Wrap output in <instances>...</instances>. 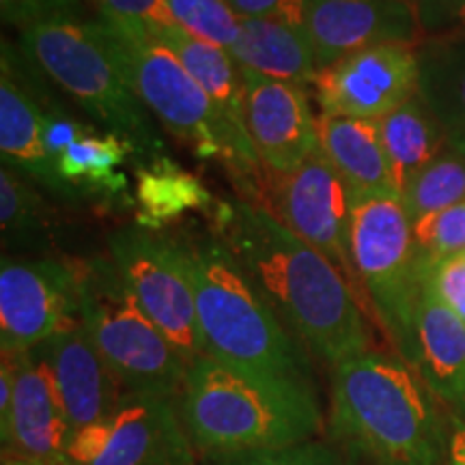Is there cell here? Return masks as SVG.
<instances>
[{
	"label": "cell",
	"mask_w": 465,
	"mask_h": 465,
	"mask_svg": "<svg viewBox=\"0 0 465 465\" xmlns=\"http://www.w3.org/2000/svg\"><path fill=\"white\" fill-rule=\"evenodd\" d=\"M216 218L223 240L312 356L334 369L369 351L362 302L332 261L293 235L270 209L232 203Z\"/></svg>",
	"instance_id": "1"
},
{
	"label": "cell",
	"mask_w": 465,
	"mask_h": 465,
	"mask_svg": "<svg viewBox=\"0 0 465 465\" xmlns=\"http://www.w3.org/2000/svg\"><path fill=\"white\" fill-rule=\"evenodd\" d=\"M330 424L364 465H446L455 431L414 366L373 349L332 369Z\"/></svg>",
	"instance_id": "2"
},
{
	"label": "cell",
	"mask_w": 465,
	"mask_h": 465,
	"mask_svg": "<svg viewBox=\"0 0 465 465\" xmlns=\"http://www.w3.org/2000/svg\"><path fill=\"white\" fill-rule=\"evenodd\" d=\"M182 420L194 450L212 463L302 444L322 431L308 381L252 375L209 356L188 366Z\"/></svg>",
	"instance_id": "3"
},
{
	"label": "cell",
	"mask_w": 465,
	"mask_h": 465,
	"mask_svg": "<svg viewBox=\"0 0 465 465\" xmlns=\"http://www.w3.org/2000/svg\"><path fill=\"white\" fill-rule=\"evenodd\" d=\"M205 356L232 369L308 381L302 342L250 278L223 235L182 243Z\"/></svg>",
	"instance_id": "4"
},
{
	"label": "cell",
	"mask_w": 465,
	"mask_h": 465,
	"mask_svg": "<svg viewBox=\"0 0 465 465\" xmlns=\"http://www.w3.org/2000/svg\"><path fill=\"white\" fill-rule=\"evenodd\" d=\"M102 42L127 86L173 136L201 158H213L243 173L261 164L250 138L242 136L209 100L183 63L147 28L97 17Z\"/></svg>",
	"instance_id": "5"
},
{
	"label": "cell",
	"mask_w": 465,
	"mask_h": 465,
	"mask_svg": "<svg viewBox=\"0 0 465 465\" xmlns=\"http://www.w3.org/2000/svg\"><path fill=\"white\" fill-rule=\"evenodd\" d=\"M20 52L104 130L124 138L134 158H166L164 138L114 67L95 20L69 15L22 28Z\"/></svg>",
	"instance_id": "6"
},
{
	"label": "cell",
	"mask_w": 465,
	"mask_h": 465,
	"mask_svg": "<svg viewBox=\"0 0 465 465\" xmlns=\"http://www.w3.org/2000/svg\"><path fill=\"white\" fill-rule=\"evenodd\" d=\"M75 270L80 319L124 392H182L188 364L132 298L114 261H75Z\"/></svg>",
	"instance_id": "7"
},
{
	"label": "cell",
	"mask_w": 465,
	"mask_h": 465,
	"mask_svg": "<svg viewBox=\"0 0 465 465\" xmlns=\"http://www.w3.org/2000/svg\"><path fill=\"white\" fill-rule=\"evenodd\" d=\"M349 252L358 291L371 302L399 356L414 366V319L424 274L414 246V223L401 196L380 194L353 201Z\"/></svg>",
	"instance_id": "8"
},
{
	"label": "cell",
	"mask_w": 465,
	"mask_h": 465,
	"mask_svg": "<svg viewBox=\"0 0 465 465\" xmlns=\"http://www.w3.org/2000/svg\"><path fill=\"white\" fill-rule=\"evenodd\" d=\"M110 259L136 304L166 336L185 364L205 356L196 302L179 242L141 224L124 226L108 240Z\"/></svg>",
	"instance_id": "9"
},
{
	"label": "cell",
	"mask_w": 465,
	"mask_h": 465,
	"mask_svg": "<svg viewBox=\"0 0 465 465\" xmlns=\"http://www.w3.org/2000/svg\"><path fill=\"white\" fill-rule=\"evenodd\" d=\"M74 465H196L194 446L171 397L124 392L104 420L74 433Z\"/></svg>",
	"instance_id": "10"
},
{
	"label": "cell",
	"mask_w": 465,
	"mask_h": 465,
	"mask_svg": "<svg viewBox=\"0 0 465 465\" xmlns=\"http://www.w3.org/2000/svg\"><path fill=\"white\" fill-rule=\"evenodd\" d=\"M270 205L293 235L339 267L360 298L349 252L353 196L322 151L317 149L295 171L272 174Z\"/></svg>",
	"instance_id": "11"
},
{
	"label": "cell",
	"mask_w": 465,
	"mask_h": 465,
	"mask_svg": "<svg viewBox=\"0 0 465 465\" xmlns=\"http://www.w3.org/2000/svg\"><path fill=\"white\" fill-rule=\"evenodd\" d=\"M78 315L75 261L15 259L0 263L3 353L31 351Z\"/></svg>",
	"instance_id": "12"
},
{
	"label": "cell",
	"mask_w": 465,
	"mask_h": 465,
	"mask_svg": "<svg viewBox=\"0 0 465 465\" xmlns=\"http://www.w3.org/2000/svg\"><path fill=\"white\" fill-rule=\"evenodd\" d=\"M418 45L381 44L319 69L312 83L322 114L380 121L418 95Z\"/></svg>",
	"instance_id": "13"
},
{
	"label": "cell",
	"mask_w": 465,
	"mask_h": 465,
	"mask_svg": "<svg viewBox=\"0 0 465 465\" xmlns=\"http://www.w3.org/2000/svg\"><path fill=\"white\" fill-rule=\"evenodd\" d=\"M35 69L20 48L3 39L0 54V153L3 166L25 174L61 199H80L58 173V166L45 149L44 89L35 83Z\"/></svg>",
	"instance_id": "14"
},
{
	"label": "cell",
	"mask_w": 465,
	"mask_h": 465,
	"mask_svg": "<svg viewBox=\"0 0 465 465\" xmlns=\"http://www.w3.org/2000/svg\"><path fill=\"white\" fill-rule=\"evenodd\" d=\"M250 143L272 174L300 168L319 149V116L306 86L240 67Z\"/></svg>",
	"instance_id": "15"
},
{
	"label": "cell",
	"mask_w": 465,
	"mask_h": 465,
	"mask_svg": "<svg viewBox=\"0 0 465 465\" xmlns=\"http://www.w3.org/2000/svg\"><path fill=\"white\" fill-rule=\"evenodd\" d=\"M306 31L319 69L371 45L422 42L414 0H306Z\"/></svg>",
	"instance_id": "16"
},
{
	"label": "cell",
	"mask_w": 465,
	"mask_h": 465,
	"mask_svg": "<svg viewBox=\"0 0 465 465\" xmlns=\"http://www.w3.org/2000/svg\"><path fill=\"white\" fill-rule=\"evenodd\" d=\"M11 356L15 362V388L9 427L0 433L5 455L72 463L67 450L74 429L58 399L48 364L37 349Z\"/></svg>",
	"instance_id": "17"
},
{
	"label": "cell",
	"mask_w": 465,
	"mask_h": 465,
	"mask_svg": "<svg viewBox=\"0 0 465 465\" xmlns=\"http://www.w3.org/2000/svg\"><path fill=\"white\" fill-rule=\"evenodd\" d=\"M37 351L48 364L74 433L104 420L119 403L124 388L97 351L80 311Z\"/></svg>",
	"instance_id": "18"
},
{
	"label": "cell",
	"mask_w": 465,
	"mask_h": 465,
	"mask_svg": "<svg viewBox=\"0 0 465 465\" xmlns=\"http://www.w3.org/2000/svg\"><path fill=\"white\" fill-rule=\"evenodd\" d=\"M414 369L459 420L465 418V323L422 282L414 319Z\"/></svg>",
	"instance_id": "19"
},
{
	"label": "cell",
	"mask_w": 465,
	"mask_h": 465,
	"mask_svg": "<svg viewBox=\"0 0 465 465\" xmlns=\"http://www.w3.org/2000/svg\"><path fill=\"white\" fill-rule=\"evenodd\" d=\"M319 151L345 182L353 201L401 196L383 151L380 121L319 114Z\"/></svg>",
	"instance_id": "20"
},
{
	"label": "cell",
	"mask_w": 465,
	"mask_h": 465,
	"mask_svg": "<svg viewBox=\"0 0 465 465\" xmlns=\"http://www.w3.org/2000/svg\"><path fill=\"white\" fill-rule=\"evenodd\" d=\"M229 52L237 67L300 86H312L319 72L308 31L289 22L242 17L240 37Z\"/></svg>",
	"instance_id": "21"
},
{
	"label": "cell",
	"mask_w": 465,
	"mask_h": 465,
	"mask_svg": "<svg viewBox=\"0 0 465 465\" xmlns=\"http://www.w3.org/2000/svg\"><path fill=\"white\" fill-rule=\"evenodd\" d=\"M160 44H164L173 52L183 67L192 74V78L201 84L209 100L223 110L226 119L235 125L242 136H248L246 110H243V84L237 63L232 61L231 52L209 44L205 39L194 37L179 25L160 28L151 33Z\"/></svg>",
	"instance_id": "22"
},
{
	"label": "cell",
	"mask_w": 465,
	"mask_h": 465,
	"mask_svg": "<svg viewBox=\"0 0 465 465\" xmlns=\"http://www.w3.org/2000/svg\"><path fill=\"white\" fill-rule=\"evenodd\" d=\"M418 95L449 138L465 134V33L418 44Z\"/></svg>",
	"instance_id": "23"
},
{
	"label": "cell",
	"mask_w": 465,
	"mask_h": 465,
	"mask_svg": "<svg viewBox=\"0 0 465 465\" xmlns=\"http://www.w3.org/2000/svg\"><path fill=\"white\" fill-rule=\"evenodd\" d=\"M380 134L399 194L424 166L449 149V134L420 95L380 119Z\"/></svg>",
	"instance_id": "24"
},
{
	"label": "cell",
	"mask_w": 465,
	"mask_h": 465,
	"mask_svg": "<svg viewBox=\"0 0 465 465\" xmlns=\"http://www.w3.org/2000/svg\"><path fill=\"white\" fill-rule=\"evenodd\" d=\"M134 205L138 224L160 231L188 212H207L216 201L194 174L183 171L166 155L136 168Z\"/></svg>",
	"instance_id": "25"
},
{
	"label": "cell",
	"mask_w": 465,
	"mask_h": 465,
	"mask_svg": "<svg viewBox=\"0 0 465 465\" xmlns=\"http://www.w3.org/2000/svg\"><path fill=\"white\" fill-rule=\"evenodd\" d=\"M134 151L124 138L110 132H93L75 141L56 162L58 173L80 194H104L114 199L127 192L121 166Z\"/></svg>",
	"instance_id": "26"
},
{
	"label": "cell",
	"mask_w": 465,
	"mask_h": 465,
	"mask_svg": "<svg viewBox=\"0 0 465 465\" xmlns=\"http://www.w3.org/2000/svg\"><path fill=\"white\" fill-rule=\"evenodd\" d=\"M37 188V183L14 168H0V232L5 252L37 246L52 237L54 216Z\"/></svg>",
	"instance_id": "27"
},
{
	"label": "cell",
	"mask_w": 465,
	"mask_h": 465,
	"mask_svg": "<svg viewBox=\"0 0 465 465\" xmlns=\"http://www.w3.org/2000/svg\"><path fill=\"white\" fill-rule=\"evenodd\" d=\"M401 201L411 223L465 203V160L450 147L405 185Z\"/></svg>",
	"instance_id": "28"
},
{
	"label": "cell",
	"mask_w": 465,
	"mask_h": 465,
	"mask_svg": "<svg viewBox=\"0 0 465 465\" xmlns=\"http://www.w3.org/2000/svg\"><path fill=\"white\" fill-rule=\"evenodd\" d=\"M414 246L422 274L465 254V203L429 213L414 223Z\"/></svg>",
	"instance_id": "29"
},
{
	"label": "cell",
	"mask_w": 465,
	"mask_h": 465,
	"mask_svg": "<svg viewBox=\"0 0 465 465\" xmlns=\"http://www.w3.org/2000/svg\"><path fill=\"white\" fill-rule=\"evenodd\" d=\"M166 5L174 22L194 37L226 50H231L240 37L242 17L226 0H166Z\"/></svg>",
	"instance_id": "30"
},
{
	"label": "cell",
	"mask_w": 465,
	"mask_h": 465,
	"mask_svg": "<svg viewBox=\"0 0 465 465\" xmlns=\"http://www.w3.org/2000/svg\"><path fill=\"white\" fill-rule=\"evenodd\" d=\"M212 465H356L342 452L319 441H302V444L284 446V449L257 452V455L224 459Z\"/></svg>",
	"instance_id": "31"
},
{
	"label": "cell",
	"mask_w": 465,
	"mask_h": 465,
	"mask_svg": "<svg viewBox=\"0 0 465 465\" xmlns=\"http://www.w3.org/2000/svg\"><path fill=\"white\" fill-rule=\"evenodd\" d=\"M102 17L143 26L149 33L174 26V17L166 0H95Z\"/></svg>",
	"instance_id": "32"
},
{
	"label": "cell",
	"mask_w": 465,
	"mask_h": 465,
	"mask_svg": "<svg viewBox=\"0 0 465 465\" xmlns=\"http://www.w3.org/2000/svg\"><path fill=\"white\" fill-rule=\"evenodd\" d=\"M83 0H0V17L5 26L28 28L54 17L80 15Z\"/></svg>",
	"instance_id": "33"
},
{
	"label": "cell",
	"mask_w": 465,
	"mask_h": 465,
	"mask_svg": "<svg viewBox=\"0 0 465 465\" xmlns=\"http://www.w3.org/2000/svg\"><path fill=\"white\" fill-rule=\"evenodd\" d=\"M422 39L465 33V0H414Z\"/></svg>",
	"instance_id": "34"
},
{
	"label": "cell",
	"mask_w": 465,
	"mask_h": 465,
	"mask_svg": "<svg viewBox=\"0 0 465 465\" xmlns=\"http://www.w3.org/2000/svg\"><path fill=\"white\" fill-rule=\"evenodd\" d=\"M97 132L89 124L75 119V116L56 102H45V116H44V141L48 153L58 162L65 151L72 147L75 141Z\"/></svg>",
	"instance_id": "35"
},
{
	"label": "cell",
	"mask_w": 465,
	"mask_h": 465,
	"mask_svg": "<svg viewBox=\"0 0 465 465\" xmlns=\"http://www.w3.org/2000/svg\"><path fill=\"white\" fill-rule=\"evenodd\" d=\"M424 284L465 323V254L431 267Z\"/></svg>",
	"instance_id": "36"
},
{
	"label": "cell",
	"mask_w": 465,
	"mask_h": 465,
	"mask_svg": "<svg viewBox=\"0 0 465 465\" xmlns=\"http://www.w3.org/2000/svg\"><path fill=\"white\" fill-rule=\"evenodd\" d=\"M240 17H267L306 28V0H226Z\"/></svg>",
	"instance_id": "37"
},
{
	"label": "cell",
	"mask_w": 465,
	"mask_h": 465,
	"mask_svg": "<svg viewBox=\"0 0 465 465\" xmlns=\"http://www.w3.org/2000/svg\"><path fill=\"white\" fill-rule=\"evenodd\" d=\"M446 465H465V422L459 420V427L452 431L450 450Z\"/></svg>",
	"instance_id": "38"
},
{
	"label": "cell",
	"mask_w": 465,
	"mask_h": 465,
	"mask_svg": "<svg viewBox=\"0 0 465 465\" xmlns=\"http://www.w3.org/2000/svg\"><path fill=\"white\" fill-rule=\"evenodd\" d=\"M3 465H72V463H50V461H39V459L5 455L3 457Z\"/></svg>",
	"instance_id": "39"
},
{
	"label": "cell",
	"mask_w": 465,
	"mask_h": 465,
	"mask_svg": "<svg viewBox=\"0 0 465 465\" xmlns=\"http://www.w3.org/2000/svg\"><path fill=\"white\" fill-rule=\"evenodd\" d=\"M449 144L452 149L457 151L459 155H461V158L465 160V134L463 136H455V138H449Z\"/></svg>",
	"instance_id": "40"
},
{
	"label": "cell",
	"mask_w": 465,
	"mask_h": 465,
	"mask_svg": "<svg viewBox=\"0 0 465 465\" xmlns=\"http://www.w3.org/2000/svg\"><path fill=\"white\" fill-rule=\"evenodd\" d=\"M463 422H465V418H463Z\"/></svg>",
	"instance_id": "41"
}]
</instances>
